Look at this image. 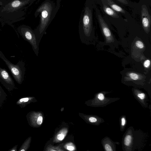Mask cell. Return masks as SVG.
I'll list each match as a JSON object with an SVG mask.
<instances>
[{
	"mask_svg": "<svg viewBox=\"0 0 151 151\" xmlns=\"http://www.w3.org/2000/svg\"><path fill=\"white\" fill-rule=\"evenodd\" d=\"M7 96V95L0 84V106H1Z\"/></svg>",
	"mask_w": 151,
	"mask_h": 151,
	"instance_id": "cell-17",
	"label": "cell"
},
{
	"mask_svg": "<svg viewBox=\"0 0 151 151\" xmlns=\"http://www.w3.org/2000/svg\"><path fill=\"white\" fill-rule=\"evenodd\" d=\"M150 65V60L149 59H147L143 63L144 66L146 68H149Z\"/></svg>",
	"mask_w": 151,
	"mask_h": 151,
	"instance_id": "cell-19",
	"label": "cell"
},
{
	"mask_svg": "<svg viewBox=\"0 0 151 151\" xmlns=\"http://www.w3.org/2000/svg\"><path fill=\"white\" fill-rule=\"evenodd\" d=\"M0 58L5 62L16 81L21 84L24 80L25 72L24 62L20 60L14 64L7 59L0 51Z\"/></svg>",
	"mask_w": 151,
	"mask_h": 151,
	"instance_id": "cell-5",
	"label": "cell"
},
{
	"mask_svg": "<svg viewBox=\"0 0 151 151\" xmlns=\"http://www.w3.org/2000/svg\"><path fill=\"white\" fill-rule=\"evenodd\" d=\"M111 92L104 91L96 93L93 98L88 101V104L90 106L95 107H103L120 99L119 97L112 98L106 96V94Z\"/></svg>",
	"mask_w": 151,
	"mask_h": 151,
	"instance_id": "cell-7",
	"label": "cell"
},
{
	"mask_svg": "<svg viewBox=\"0 0 151 151\" xmlns=\"http://www.w3.org/2000/svg\"><path fill=\"white\" fill-rule=\"evenodd\" d=\"M92 29V12L88 0H87L79 23V33L82 42H85L90 37Z\"/></svg>",
	"mask_w": 151,
	"mask_h": 151,
	"instance_id": "cell-4",
	"label": "cell"
},
{
	"mask_svg": "<svg viewBox=\"0 0 151 151\" xmlns=\"http://www.w3.org/2000/svg\"><path fill=\"white\" fill-rule=\"evenodd\" d=\"M98 17L106 43H109L114 42V38L108 25L100 15L99 14Z\"/></svg>",
	"mask_w": 151,
	"mask_h": 151,
	"instance_id": "cell-9",
	"label": "cell"
},
{
	"mask_svg": "<svg viewBox=\"0 0 151 151\" xmlns=\"http://www.w3.org/2000/svg\"><path fill=\"white\" fill-rule=\"evenodd\" d=\"M119 121L120 130L121 132H123L124 131L126 125L127 120L126 116L123 115L120 116L119 118Z\"/></svg>",
	"mask_w": 151,
	"mask_h": 151,
	"instance_id": "cell-16",
	"label": "cell"
},
{
	"mask_svg": "<svg viewBox=\"0 0 151 151\" xmlns=\"http://www.w3.org/2000/svg\"><path fill=\"white\" fill-rule=\"evenodd\" d=\"M18 145H15L12 148H11L10 150H9V151H17V147Z\"/></svg>",
	"mask_w": 151,
	"mask_h": 151,
	"instance_id": "cell-22",
	"label": "cell"
},
{
	"mask_svg": "<svg viewBox=\"0 0 151 151\" xmlns=\"http://www.w3.org/2000/svg\"><path fill=\"white\" fill-rule=\"evenodd\" d=\"M42 117L41 116H40L37 118V123L39 125H41L42 122Z\"/></svg>",
	"mask_w": 151,
	"mask_h": 151,
	"instance_id": "cell-20",
	"label": "cell"
},
{
	"mask_svg": "<svg viewBox=\"0 0 151 151\" xmlns=\"http://www.w3.org/2000/svg\"><path fill=\"white\" fill-rule=\"evenodd\" d=\"M132 91L134 98L145 109L147 108L148 99L147 94L142 91L136 88H132Z\"/></svg>",
	"mask_w": 151,
	"mask_h": 151,
	"instance_id": "cell-10",
	"label": "cell"
},
{
	"mask_svg": "<svg viewBox=\"0 0 151 151\" xmlns=\"http://www.w3.org/2000/svg\"><path fill=\"white\" fill-rule=\"evenodd\" d=\"M120 2L125 4H128V2L126 0H117Z\"/></svg>",
	"mask_w": 151,
	"mask_h": 151,
	"instance_id": "cell-23",
	"label": "cell"
},
{
	"mask_svg": "<svg viewBox=\"0 0 151 151\" xmlns=\"http://www.w3.org/2000/svg\"><path fill=\"white\" fill-rule=\"evenodd\" d=\"M135 44L136 47L139 49H142L144 47V43L140 40H137L136 41Z\"/></svg>",
	"mask_w": 151,
	"mask_h": 151,
	"instance_id": "cell-18",
	"label": "cell"
},
{
	"mask_svg": "<svg viewBox=\"0 0 151 151\" xmlns=\"http://www.w3.org/2000/svg\"><path fill=\"white\" fill-rule=\"evenodd\" d=\"M36 0H6L1 6L0 18L12 24L25 19V11Z\"/></svg>",
	"mask_w": 151,
	"mask_h": 151,
	"instance_id": "cell-2",
	"label": "cell"
},
{
	"mask_svg": "<svg viewBox=\"0 0 151 151\" xmlns=\"http://www.w3.org/2000/svg\"><path fill=\"white\" fill-rule=\"evenodd\" d=\"M103 8L104 12L108 15L115 18H118L119 17L116 13L111 8L106 5L104 4Z\"/></svg>",
	"mask_w": 151,
	"mask_h": 151,
	"instance_id": "cell-14",
	"label": "cell"
},
{
	"mask_svg": "<svg viewBox=\"0 0 151 151\" xmlns=\"http://www.w3.org/2000/svg\"><path fill=\"white\" fill-rule=\"evenodd\" d=\"M101 144L105 151H116V145H119L118 142L113 141L109 137L106 136L101 140Z\"/></svg>",
	"mask_w": 151,
	"mask_h": 151,
	"instance_id": "cell-12",
	"label": "cell"
},
{
	"mask_svg": "<svg viewBox=\"0 0 151 151\" xmlns=\"http://www.w3.org/2000/svg\"><path fill=\"white\" fill-rule=\"evenodd\" d=\"M1 6H0V10L1 9Z\"/></svg>",
	"mask_w": 151,
	"mask_h": 151,
	"instance_id": "cell-26",
	"label": "cell"
},
{
	"mask_svg": "<svg viewBox=\"0 0 151 151\" xmlns=\"http://www.w3.org/2000/svg\"><path fill=\"white\" fill-rule=\"evenodd\" d=\"M141 18L143 28L145 32L148 33L150 30L151 17L147 6L145 5L142 6Z\"/></svg>",
	"mask_w": 151,
	"mask_h": 151,
	"instance_id": "cell-11",
	"label": "cell"
},
{
	"mask_svg": "<svg viewBox=\"0 0 151 151\" xmlns=\"http://www.w3.org/2000/svg\"><path fill=\"white\" fill-rule=\"evenodd\" d=\"M0 82L8 91L16 88L14 82L8 72L5 68L0 67Z\"/></svg>",
	"mask_w": 151,
	"mask_h": 151,
	"instance_id": "cell-8",
	"label": "cell"
},
{
	"mask_svg": "<svg viewBox=\"0 0 151 151\" xmlns=\"http://www.w3.org/2000/svg\"><path fill=\"white\" fill-rule=\"evenodd\" d=\"M64 138V135L62 134H59L57 136V139L59 140H63Z\"/></svg>",
	"mask_w": 151,
	"mask_h": 151,
	"instance_id": "cell-21",
	"label": "cell"
},
{
	"mask_svg": "<svg viewBox=\"0 0 151 151\" xmlns=\"http://www.w3.org/2000/svg\"><path fill=\"white\" fill-rule=\"evenodd\" d=\"M107 3L114 10L122 13L124 14L125 11L121 7L115 4L111 0H107Z\"/></svg>",
	"mask_w": 151,
	"mask_h": 151,
	"instance_id": "cell-15",
	"label": "cell"
},
{
	"mask_svg": "<svg viewBox=\"0 0 151 151\" xmlns=\"http://www.w3.org/2000/svg\"><path fill=\"white\" fill-rule=\"evenodd\" d=\"M61 2V0H44L36 10L35 17L40 15V20L34 30L40 42L60 8Z\"/></svg>",
	"mask_w": 151,
	"mask_h": 151,
	"instance_id": "cell-1",
	"label": "cell"
},
{
	"mask_svg": "<svg viewBox=\"0 0 151 151\" xmlns=\"http://www.w3.org/2000/svg\"><path fill=\"white\" fill-rule=\"evenodd\" d=\"M144 76L142 74L135 72H128L126 73L124 80L125 82L139 81L142 79Z\"/></svg>",
	"mask_w": 151,
	"mask_h": 151,
	"instance_id": "cell-13",
	"label": "cell"
},
{
	"mask_svg": "<svg viewBox=\"0 0 151 151\" xmlns=\"http://www.w3.org/2000/svg\"><path fill=\"white\" fill-rule=\"evenodd\" d=\"M17 31L23 39L31 45L34 53L37 56L39 52L40 42L34 30L29 26L22 24L18 27Z\"/></svg>",
	"mask_w": 151,
	"mask_h": 151,
	"instance_id": "cell-6",
	"label": "cell"
},
{
	"mask_svg": "<svg viewBox=\"0 0 151 151\" xmlns=\"http://www.w3.org/2000/svg\"><path fill=\"white\" fill-rule=\"evenodd\" d=\"M148 134L140 129L135 130L129 127L122 138V148L123 151H140L146 144Z\"/></svg>",
	"mask_w": 151,
	"mask_h": 151,
	"instance_id": "cell-3",
	"label": "cell"
},
{
	"mask_svg": "<svg viewBox=\"0 0 151 151\" xmlns=\"http://www.w3.org/2000/svg\"><path fill=\"white\" fill-rule=\"evenodd\" d=\"M67 149L70 151H72L74 149V148L72 146H68L67 147Z\"/></svg>",
	"mask_w": 151,
	"mask_h": 151,
	"instance_id": "cell-24",
	"label": "cell"
},
{
	"mask_svg": "<svg viewBox=\"0 0 151 151\" xmlns=\"http://www.w3.org/2000/svg\"><path fill=\"white\" fill-rule=\"evenodd\" d=\"M6 0H0V6L2 5L4 2Z\"/></svg>",
	"mask_w": 151,
	"mask_h": 151,
	"instance_id": "cell-25",
	"label": "cell"
}]
</instances>
